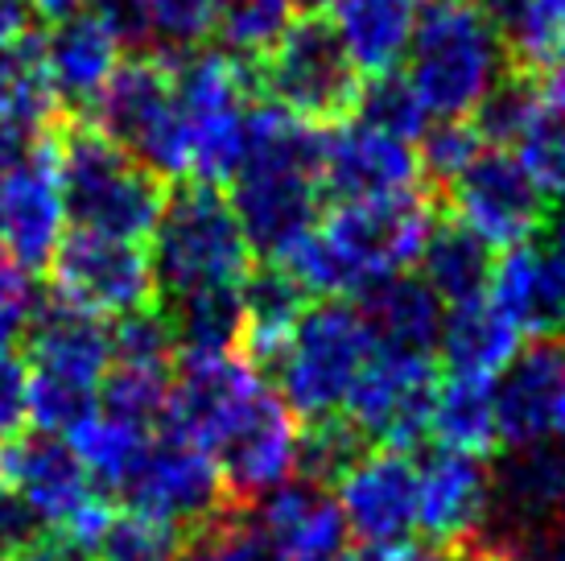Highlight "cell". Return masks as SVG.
I'll list each match as a JSON object with an SVG mask.
<instances>
[{"label": "cell", "mask_w": 565, "mask_h": 561, "mask_svg": "<svg viewBox=\"0 0 565 561\" xmlns=\"http://www.w3.org/2000/svg\"><path fill=\"white\" fill-rule=\"evenodd\" d=\"M166 425L220 463L227 499L236 504H260L298 470L294 409L239 356L182 359Z\"/></svg>", "instance_id": "6da1fadb"}, {"label": "cell", "mask_w": 565, "mask_h": 561, "mask_svg": "<svg viewBox=\"0 0 565 561\" xmlns=\"http://www.w3.org/2000/svg\"><path fill=\"white\" fill-rule=\"evenodd\" d=\"M429 232L434 211L417 190L367 203H339L273 265H281L306 294L347 301L355 294H372L384 280L405 277L408 265L422 261Z\"/></svg>", "instance_id": "7a4b0ae2"}, {"label": "cell", "mask_w": 565, "mask_h": 561, "mask_svg": "<svg viewBox=\"0 0 565 561\" xmlns=\"http://www.w3.org/2000/svg\"><path fill=\"white\" fill-rule=\"evenodd\" d=\"M322 133L277 104H260L248 116V145L232 178V207L252 248L281 261L318 223L322 194Z\"/></svg>", "instance_id": "3957f363"}, {"label": "cell", "mask_w": 565, "mask_h": 561, "mask_svg": "<svg viewBox=\"0 0 565 561\" xmlns=\"http://www.w3.org/2000/svg\"><path fill=\"white\" fill-rule=\"evenodd\" d=\"M508 59L500 21L483 0H425L405 75L434 120H475L508 78Z\"/></svg>", "instance_id": "277c9868"}, {"label": "cell", "mask_w": 565, "mask_h": 561, "mask_svg": "<svg viewBox=\"0 0 565 561\" xmlns=\"http://www.w3.org/2000/svg\"><path fill=\"white\" fill-rule=\"evenodd\" d=\"M30 372V421L38 434H75L99 409L111 372V330L63 297L38 301L25 335Z\"/></svg>", "instance_id": "5b68a950"}, {"label": "cell", "mask_w": 565, "mask_h": 561, "mask_svg": "<svg viewBox=\"0 0 565 561\" xmlns=\"http://www.w3.org/2000/svg\"><path fill=\"white\" fill-rule=\"evenodd\" d=\"M54 157L63 173L66 215L75 227L137 244L153 235L170 194L161 190L158 173L145 170L125 145L95 125H71L54 140Z\"/></svg>", "instance_id": "8992f818"}, {"label": "cell", "mask_w": 565, "mask_h": 561, "mask_svg": "<svg viewBox=\"0 0 565 561\" xmlns=\"http://www.w3.org/2000/svg\"><path fill=\"white\" fill-rule=\"evenodd\" d=\"M252 240L236 207L215 187L178 190L153 227V273L173 301L220 289H244L252 277Z\"/></svg>", "instance_id": "52a82bcc"}, {"label": "cell", "mask_w": 565, "mask_h": 561, "mask_svg": "<svg viewBox=\"0 0 565 561\" xmlns=\"http://www.w3.org/2000/svg\"><path fill=\"white\" fill-rule=\"evenodd\" d=\"M178 133L186 178L203 187L232 182L244 161L252 116V71L232 50H203L173 66Z\"/></svg>", "instance_id": "ba28073f"}, {"label": "cell", "mask_w": 565, "mask_h": 561, "mask_svg": "<svg viewBox=\"0 0 565 561\" xmlns=\"http://www.w3.org/2000/svg\"><path fill=\"white\" fill-rule=\"evenodd\" d=\"M372 356H376V335L360 306L351 301L306 306L285 351L273 359L281 401L294 409V417H339Z\"/></svg>", "instance_id": "9c48e42d"}, {"label": "cell", "mask_w": 565, "mask_h": 561, "mask_svg": "<svg viewBox=\"0 0 565 561\" xmlns=\"http://www.w3.org/2000/svg\"><path fill=\"white\" fill-rule=\"evenodd\" d=\"M265 92L273 104L310 125H339L360 104V71L339 30L322 13H301L265 54Z\"/></svg>", "instance_id": "30bf717a"}, {"label": "cell", "mask_w": 565, "mask_h": 561, "mask_svg": "<svg viewBox=\"0 0 565 561\" xmlns=\"http://www.w3.org/2000/svg\"><path fill=\"white\" fill-rule=\"evenodd\" d=\"M95 128L141 161L158 178H186L178 133V83L166 59L120 63L104 95L95 99Z\"/></svg>", "instance_id": "8fae6325"}, {"label": "cell", "mask_w": 565, "mask_h": 561, "mask_svg": "<svg viewBox=\"0 0 565 561\" xmlns=\"http://www.w3.org/2000/svg\"><path fill=\"white\" fill-rule=\"evenodd\" d=\"M0 479L30 504L42 529H63L83 546H99L108 529V504L95 491V479L79 463L75 446L54 434H33L0 454Z\"/></svg>", "instance_id": "7c38bea8"}, {"label": "cell", "mask_w": 565, "mask_h": 561, "mask_svg": "<svg viewBox=\"0 0 565 561\" xmlns=\"http://www.w3.org/2000/svg\"><path fill=\"white\" fill-rule=\"evenodd\" d=\"M54 297L92 318H128L153 310V256L137 240L71 227L50 261Z\"/></svg>", "instance_id": "4fadbf2b"}, {"label": "cell", "mask_w": 565, "mask_h": 561, "mask_svg": "<svg viewBox=\"0 0 565 561\" xmlns=\"http://www.w3.org/2000/svg\"><path fill=\"white\" fill-rule=\"evenodd\" d=\"M438 384V356L376 347L343 413L363 437L384 442V451H413L429 437Z\"/></svg>", "instance_id": "5bb4252c"}, {"label": "cell", "mask_w": 565, "mask_h": 561, "mask_svg": "<svg viewBox=\"0 0 565 561\" xmlns=\"http://www.w3.org/2000/svg\"><path fill=\"white\" fill-rule=\"evenodd\" d=\"M120 496L128 499V508L158 516V520L186 532L220 520L223 504H227V487H223L220 463L199 442L173 434L166 425V434L153 437V446Z\"/></svg>", "instance_id": "9a60e30c"}, {"label": "cell", "mask_w": 565, "mask_h": 561, "mask_svg": "<svg viewBox=\"0 0 565 561\" xmlns=\"http://www.w3.org/2000/svg\"><path fill=\"white\" fill-rule=\"evenodd\" d=\"M455 219L471 227L487 248H520L545 223V194L536 190L529 170L512 149L487 145L471 161V170L450 187Z\"/></svg>", "instance_id": "2e32d148"}, {"label": "cell", "mask_w": 565, "mask_h": 561, "mask_svg": "<svg viewBox=\"0 0 565 561\" xmlns=\"http://www.w3.org/2000/svg\"><path fill=\"white\" fill-rule=\"evenodd\" d=\"M318 173H322V190L334 203H367V199H393V194L417 190L422 161L408 140L355 116L322 133Z\"/></svg>", "instance_id": "e0dca14e"}, {"label": "cell", "mask_w": 565, "mask_h": 561, "mask_svg": "<svg viewBox=\"0 0 565 561\" xmlns=\"http://www.w3.org/2000/svg\"><path fill=\"white\" fill-rule=\"evenodd\" d=\"M66 194L54 145H33L13 166L0 194V244L17 268H50L58 244L66 240Z\"/></svg>", "instance_id": "ac0fdd59"}, {"label": "cell", "mask_w": 565, "mask_h": 561, "mask_svg": "<svg viewBox=\"0 0 565 561\" xmlns=\"http://www.w3.org/2000/svg\"><path fill=\"white\" fill-rule=\"evenodd\" d=\"M495 516V470L483 458L438 451L417 467V529L441 549H471L487 541Z\"/></svg>", "instance_id": "d6986e66"}, {"label": "cell", "mask_w": 565, "mask_h": 561, "mask_svg": "<svg viewBox=\"0 0 565 561\" xmlns=\"http://www.w3.org/2000/svg\"><path fill=\"white\" fill-rule=\"evenodd\" d=\"M500 442L508 451L565 442V339L541 335L516 351L495 384Z\"/></svg>", "instance_id": "ffe728a7"}, {"label": "cell", "mask_w": 565, "mask_h": 561, "mask_svg": "<svg viewBox=\"0 0 565 561\" xmlns=\"http://www.w3.org/2000/svg\"><path fill=\"white\" fill-rule=\"evenodd\" d=\"M334 487L347 532L363 549L408 546V532L417 529V467L405 451L363 454Z\"/></svg>", "instance_id": "44dd1931"}, {"label": "cell", "mask_w": 565, "mask_h": 561, "mask_svg": "<svg viewBox=\"0 0 565 561\" xmlns=\"http://www.w3.org/2000/svg\"><path fill=\"white\" fill-rule=\"evenodd\" d=\"M495 516L508 525L503 541H487L508 553H529L536 532L565 525V442L512 451L495 467Z\"/></svg>", "instance_id": "7402d4cb"}, {"label": "cell", "mask_w": 565, "mask_h": 561, "mask_svg": "<svg viewBox=\"0 0 565 561\" xmlns=\"http://www.w3.org/2000/svg\"><path fill=\"white\" fill-rule=\"evenodd\" d=\"M120 38L104 17L87 9L58 21L42 38V71L58 108H95L111 75L120 71Z\"/></svg>", "instance_id": "603a6c76"}, {"label": "cell", "mask_w": 565, "mask_h": 561, "mask_svg": "<svg viewBox=\"0 0 565 561\" xmlns=\"http://www.w3.org/2000/svg\"><path fill=\"white\" fill-rule=\"evenodd\" d=\"M256 520L265 525L285 561H339L347 546V520L339 499L315 479H289L268 499H260Z\"/></svg>", "instance_id": "cb8c5ba5"}, {"label": "cell", "mask_w": 565, "mask_h": 561, "mask_svg": "<svg viewBox=\"0 0 565 561\" xmlns=\"http://www.w3.org/2000/svg\"><path fill=\"white\" fill-rule=\"evenodd\" d=\"M425 0H330V25L339 30L355 71L367 78L393 75L408 59Z\"/></svg>", "instance_id": "d4e9b609"}, {"label": "cell", "mask_w": 565, "mask_h": 561, "mask_svg": "<svg viewBox=\"0 0 565 561\" xmlns=\"http://www.w3.org/2000/svg\"><path fill=\"white\" fill-rule=\"evenodd\" d=\"M520 330L503 318L487 297L462 301L446 310L438 339V356L446 363V375H467V380H500L508 363L516 359Z\"/></svg>", "instance_id": "484cf974"}, {"label": "cell", "mask_w": 565, "mask_h": 561, "mask_svg": "<svg viewBox=\"0 0 565 561\" xmlns=\"http://www.w3.org/2000/svg\"><path fill=\"white\" fill-rule=\"evenodd\" d=\"M360 310L367 318L372 335H376V347L438 356L446 306H441V297L422 277H408L405 273V277L384 280L372 294H363Z\"/></svg>", "instance_id": "4316f807"}, {"label": "cell", "mask_w": 565, "mask_h": 561, "mask_svg": "<svg viewBox=\"0 0 565 561\" xmlns=\"http://www.w3.org/2000/svg\"><path fill=\"white\" fill-rule=\"evenodd\" d=\"M487 301L524 335V330H550L557 322V297H553V277L545 265V252L533 244L508 248L491 268L487 280Z\"/></svg>", "instance_id": "83f0119b"}, {"label": "cell", "mask_w": 565, "mask_h": 561, "mask_svg": "<svg viewBox=\"0 0 565 561\" xmlns=\"http://www.w3.org/2000/svg\"><path fill=\"white\" fill-rule=\"evenodd\" d=\"M239 301H244V347H248V356L256 363H273L285 351L301 314H306V289L281 265H268L256 268L244 280Z\"/></svg>", "instance_id": "f1b7e54d"}, {"label": "cell", "mask_w": 565, "mask_h": 561, "mask_svg": "<svg viewBox=\"0 0 565 561\" xmlns=\"http://www.w3.org/2000/svg\"><path fill=\"white\" fill-rule=\"evenodd\" d=\"M495 384L500 380H467V375H446L441 380L438 401H434V421H429V434L441 442V451L483 458L500 446Z\"/></svg>", "instance_id": "f546056e"}, {"label": "cell", "mask_w": 565, "mask_h": 561, "mask_svg": "<svg viewBox=\"0 0 565 561\" xmlns=\"http://www.w3.org/2000/svg\"><path fill=\"white\" fill-rule=\"evenodd\" d=\"M417 265H422V280L450 310V306H462V301H475V297L487 294L495 261H491V248L471 227L450 219V223H434L429 244H425Z\"/></svg>", "instance_id": "4dcf8cb0"}, {"label": "cell", "mask_w": 565, "mask_h": 561, "mask_svg": "<svg viewBox=\"0 0 565 561\" xmlns=\"http://www.w3.org/2000/svg\"><path fill=\"white\" fill-rule=\"evenodd\" d=\"M153 437H158L153 425L116 417L108 409H95L92 417L71 434V446H75L79 463L87 467V475L95 479V487L125 491L128 479L141 467V458L153 446Z\"/></svg>", "instance_id": "1f68e13d"}, {"label": "cell", "mask_w": 565, "mask_h": 561, "mask_svg": "<svg viewBox=\"0 0 565 561\" xmlns=\"http://www.w3.org/2000/svg\"><path fill=\"white\" fill-rule=\"evenodd\" d=\"M178 359H215L236 356V343H244V301L239 289L199 294L186 301H173L170 314Z\"/></svg>", "instance_id": "d6a6232c"}, {"label": "cell", "mask_w": 565, "mask_h": 561, "mask_svg": "<svg viewBox=\"0 0 565 561\" xmlns=\"http://www.w3.org/2000/svg\"><path fill=\"white\" fill-rule=\"evenodd\" d=\"M503 30L508 54L520 66L565 63V0H500L487 4Z\"/></svg>", "instance_id": "836d02e7"}, {"label": "cell", "mask_w": 565, "mask_h": 561, "mask_svg": "<svg viewBox=\"0 0 565 561\" xmlns=\"http://www.w3.org/2000/svg\"><path fill=\"white\" fill-rule=\"evenodd\" d=\"M298 0H220L215 30L239 59H265L281 42V33L294 25Z\"/></svg>", "instance_id": "e575fe53"}, {"label": "cell", "mask_w": 565, "mask_h": 561, "mask_svg": "<svg viewBox=\"0 0 565 561\" xmlns=\"http://www.w3.org/2000/svg\"><path fill=\"white\" fill-rule=\"evenodd\" d=\"M99 561H178L182 558V529H173L158 516H145L137 508L111 516L99 546Z\"/></svg>", "instance_id": "d590c367"}, {"label": "cell", "mask_w": 565, "mask_h": 561, "mask_svg": "<svg viewBox=\"0 0 565 561\" xmlns=\"http://www.w3.org/2000/svg\"><path fill=\"white\" fill-rule=\"evenodd\" d=\"M355 112H360V120L384 128V133H393V137H401V140L425 137V128H429V120H434V116L425 112L422 95L413 92L408 75H401V71L367 78Z\"/></svg>", "instance_id": "8d00e7d4"}, {"label": "cell", "mask_w": 565, "mask_h": 561, "mask_svg": "<svg viewBox=\"0 0 565 561\" xmlns=\"http://www.w3.org/2000/svg\"><path fill=\"white\" fill-rule=\"evenodd\" d=\"M363 442L367 437L351 425L347 417H322L310 421L301 430V446H298V470L301 479H315V484H339L347 470L363 458Z\"/></svg>", "instance_id": "74e56055"}, {"label": "cell", "mask_w": 565, "mask_h": 561, "mask_svg": "<svg viewBox=\"0 0 565 561\" xmlns=\"http://www.w3.org/2000/svg\"><path fill=\"white\" fill-rule=\"evenodd\" d=\"M541 112H545V104H541V92H536L533 83L508 75L495 92L487 95L483 108L475 112V128L483 133L487 145L512 149V145L524 137V128L533 125Z\"/></svg>", "instance_id": "f35d334b"}, {"label": "cell", "mask_w": 565, "mask_h": 561, "mask_svg": "<svg viewBox=\"0 0 565 561\" xmlns=\"http://www.w3.org/2000/svg\"><path fill=\"white\" fill-rule=\"evenodd\" d=\"M512 154L520 157V166L529 170L545 199L565 203V116L541 112L533 125L524 128V137L512 145Z\"/></svg>", "instance_id": "ab89813d"}, {"label": "cell", "mask_w": 565, "mask_h": 561, "mask_svg": "<svg viewBox=\"0 0 565 561\" xmlns=\"http://www.w3.org/2000/svg\"><path fill=\"white\" fill-rule=\"evenodd\" d=\"M487 149L483 133L475 128V120H438L425 128L422 137V173H429L441 187H455L462 173L471 170V161Z\"/></svg>", "instance_id": "60d3db41"}, {"label": "cell", "mask_w": 565, "mask_h": 561, "mask_svg": "<svg viewBox=\"0 0 565 561\" xmlns=\"http://www.w3.org/2000/svg\"><path fill=\"white\" fill-rule=\"evenodd\" d=\"M149 25V42L166 50H194L206 33H215L220 0H137Z\"/></svg>", "instance_id": "b9f144b4"}, {"label": "cell", "mask_w": 565, "mask_h": 561, "mask_svg": "<svg viewBox=\"0 0 565 561\" xmlns=\"http://www.w3.org/2000/svg\"><path fill=\"white\" fill-rule=\"evenodd\" d=\"M33 314H38V297L25 268L0 261V359H9V351L30 335Z\"/></svg>", "instance_id": "7bdbcfd3"}, {"label": "cell", "mask_w": 565, "mask_h": 561, "mask_svg": "<svg viewBox=\"0 0 565 561\" xmlns=\"http://www.w3.org/2000/svg\"><path fill=\"white\" fill-rule=\"evenodd\" d=\"M215 561H285L281 549L273 546L265 525L248 516V520H223L215 541H211Z\"/></svg>", "instance_id": "ee69618b"}, {"label": "cell", "mask_w": 565, "mask_h": 561, "mask_svg": "<svg viewBox=\"0 0 565 561\" xmlns=\"http://www.w3.org/2000/svg\"><path fill=\"white\" fill-rule=\"evenodd\" d=\"M25 425H30V372L13 359H0V454L25 437Z\"/></svg>", "instance_id": "f6af8a7d"}, {"label": "cell", "mask_w": 565, "mask_h": 561, "mask_svg": "<svg viewBox=\"0 0 565 561\" xmlns=\"http://www.w3.org/2000/svg\"><path fill=\"white\" fill-rule=\"evenodd\" d=\"M38 532H42V525L30 512V504L0 479V561L9 558L13 549L25 546L30 537H38Z\"/></svg>", "instance_id": "bcb514c9"}, {"label": "cell", "mask_w": 565, "mask_h": 561, "mask_svg": "<svg viewBox=\"0 0 565 561\" xmlns=\"http://www.w3.org/2000/svg\"><path fill=\"white\" fill-rule=\"evenodd\" d=\"M4 561H99V558H95L92 546H83L79 537H71L63 529H42L21 549H13Z\"/></svg>", "instance_id": "7dc6e473"}, {"label": "cell", "mask_w": 565, "mask_h": 561, "mask_svg": "<svg viewBox=\"0 0 565 561\" xmlns=\"http://www.w3.org/2000/svg\"><path fill=\"white\" fill-rule=\"evenodd\" d=\"M33 42V4L30 0H0V59Z\"/></svg>", "instance_id": "c3c4849f"}, {"label": "cell", "mask_w": 565, "mask_h": 561, "mask_svg": "<svg viewBox=\"0 0 565 561\" xmlns=\"http://www.w3.org/2000/svg\"><path fill=\"white\" fill-rule=\"evenodd\" d=\"M30 145H33V133L0 104V194H4V178L13 173V166L21 157L30 154Z\"/></svg>", "instance_id": "681fc988"}, {"label": "cell", "mask_w": 565, "mask_h": 561, "mask_svg": "<svg viewBox=\"0 0 565 561\" xmlns=\"http://www.w3.org/2000/svg\"><path fill=\"white\" fill-rule=\"evenodd\" d=\"M545 265L553 277V297H557V322L565 327V207L562 215L550 223V244H545Z\"/></svg>", "instance_id": "f907efd6"}, {"label": "cell", "mask_w": 565, "mask_h": 561, "mask_svg": "<svg viewBox=\"0 0 565 561\" xmlns=\"http://www.w3.org/2000/svg\"><path fill=\"white\" fill-rule=\"evenodd\" d=\"M536 92H541V104H545V112H553V116H565V63L550 66Z\"/></svg>", "instance_id": "816d5d0a"}, {"label": "cell", "mask_w": 565, "mask_h": 561, "mask_svg": "<svg viewBox=\"0 0 565 561\" xmlns=\"http://www.w3.org/2000/svg\"><path fill=\"white\" fill-rule=\"evenodd\" d=\"M355 561H450L434 553V549H417V546H396V549H363Z\"/></svg>", "instance_id": "f5cc1de1"}, {"label": "cell", "mask_w": 565, "mask_h": 561, "mask_svg": "<svg viewBox=\"0 0 565 561\" xmlns=\"http://www.w3.org/2000/svg\"><path fill=\"white\" fill-rule=\"evenodd\" d=\"M33 9L50 21H66V17H79L87 9H95V0H33Z\"/></svg>", "instance_id": "db71d44e"}, {"label": "cell", "mask_w": 565, "mask_h": 561, "mask_svg": "<svg viewBox=\"0 0 565 561\" xmlns=\"http://www.w3.org/2000/svg\"><path fill=\"white\" fill-rule=\"evenodd\" d=\"M516 561H565L562 553H533V549H529V553H516Z\"/></svg>", "instance_id": "11a10c76"}, {"label": "cell", "mask_w": 565, "mask_h": 561, "mask_svg": "<svg viewBox=\"0 0 565 561\" xmlns=\"http://www.w3.org/2000/svg\"><path fill=\"white\" fill-rule=\"evenodd\" d=\"M178 561H215V553H211V546H206V549H194V553H182Z\"/></svg>", "instance_id": "9f6ffc18"}, {"label": "cell", "mask_w": 565, "mask_h": 561, "mask_svg": "<svg viewBox=\"0 0 565 561\" xmlns=\"http://www.w3.org/2000/svg\"><path fill=\"white\" fill-rule=\"evenodd\" d=\"M298 4H306V9H310V13H315L318 4H330V0H298Z\"/></svg>", "instance_id": "6f0895ef"}, {"label": "cell", "mask_w": 565, "mask_h": 561, "mask_svg": "<svg viewBox=\"0 0 565 561\" xmlns=\"http://www.w3.org/2000/svg\"><path fill=\"white\" fill-rule=\"evenodd\" d=\"M483 4H500V0H483Z\"/></svg>", "instance_id": "680465c9"}]
</instances>
